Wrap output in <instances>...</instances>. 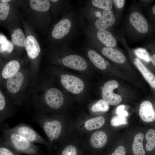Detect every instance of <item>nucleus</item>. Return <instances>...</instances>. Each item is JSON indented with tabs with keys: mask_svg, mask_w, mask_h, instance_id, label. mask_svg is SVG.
<instances>
[{
	"mask_svg": "<svg viewBox=\"0 0 155 155\" xmlns=\"http://www.w3.org/2000/svg\"><path fill=\"white\" fill-rule=\"evenodd\" d=\"M5 103V99L1 92H0V111L3 108Z\"/></svg>",
	"mask_w": 155,
	"mask_h": 155,
	"instance_id": "c9c22d12",
	"label": "nucleus"
},
{
	"mask_svg": "<svg viewBox=\"0 0 155 155\" xmlns=\"http://www.w3.org/2000/svg\"><path fill=\"white\" fill-rule=\"evenodd\" d=\"M135 54L140 58L147 62L151 61V56L147 51L143 48H139L134 50Z\"/></svg>",
	"mask_w": 155,
	"mask_h": 155,
	"instance_id": "cd10ccee",
	"label": "nucleus"
},
{
	"mask_svg": "<svg viewBox=\"0 0 155 155\" xmlns=\"http://www.w3.org/2000/svg\"><path fill=\"white\" fill-rule=\"evenodd\" d=\"M126 150L125 147L121 145L118 146L110 155H126Z\"/></svg>",
	"mask_w": 155,
	"mask_h": 155,
	"instance_id": "473e14b6",
	"label": "nucleus"
},
{
	"mask_svg": "<svg viewBox=\"0 0 155 155\" xmlns=\"http://www.w3.org/2000/svg\"><path fill=\"white\" fill-rule=\"evenodd\" d=\"M12 42L15 45L20 47L25 46L26 39L22 30L17 28L13 30V33L11 35Z\"/></svg>",
	"mask_w": 155,
	"mask_h": 155,
	"instance_id": "5701e85b",
	"label": "nucleus"
},
{
	"mask_svg": "<svg viewBox=\"0 0 155 155\" xmlns=\"http://www.w3.org/2000/svg\"><path fill=\"white\" fill-rule=\"evenodd\" d=\"M152 10L153 13L155 15V5L153 7Z\"/></svg>",
	"mask_w": 155,
	"mask_h": 155,
	"instance_id": "ea45409f",
	"label": "nucleus"
},
{
	"mask_svg": "<svg viewBox=\"0 0 155 155\" xmlns=\"http://www.w3.org/2000/svg\"><path fill=\"white\" fill-rule=\"evenodd\" d=\"M62 63L67 67L80 71L85 70L87 66L85 60L76 55H70L65 57L62 60Z\"/></svg>",
	"mask_w": 155,
	"mask_h": 155,
	"instance_id": "0eeeda50",
	"label": "nucleus"
},
{
	"mask_svg": "<svg viewBox=\"0 0 155 155\" xmlns=\"http://www.w3.org/2000/svg\"><path fill=\"white\" fill-rule=\"evenodd\" d=\"M10 6L7 3L0 1V20H5L8 14Z\"/></svg>",
	"mask_w": 155,
	"mask_h": 155,
	"instance_id": "bb28decb",
	"label": "nucleus"
},
{
	"mask_svg": "<svg viewBox=\"0 0 155 155\" xmlns=\"http://www.w3.org/2000/svg\"><path fill=\"white\" fill-rule=\"evenodd\" d=\"M88 55L90 61L97 67L102 70L106 68L104 60L96 51L92 50H90L88 52Z\"/></svg>",
	"mask_w": 155,
	"mask_h": 155,
	"instance_id": "412c9836",
	"label": "nucleus"
},
{
	"mask_svg": "<svg viewBox=\"0 0 155 155\" xmlns=\"http://www.w3.org/2000/svg\"><path fill=\"white\" fill-rule=\"evenodd\" d=\"M50 151H48L46 147L42 150H40L38 153L36 155H53L50 153Z\"/></svg>",
	"mask_w": 155,
	"mask_h": 155,
	"instance_id": "e433bc0d",
	"label": "nucleus"
},
{
	"mask_svg": "<svg viewBox=\"0 0 155 155\" xmlns=\"http://www.w3.org/2000/svg\"><path fill=\"white\" fill-rule=\"evenodd\" d=\"M11 129L33 143H37L44 145L47 148L49 146V142L29 125L20 123L12 128L11 127Z\"/></svg>",
	"mask_w": 155,
	"mask_h": 155,
	"instance_id": "20e7f679",
	"label": "nucleus"
},
{
	"mask_svg": "<svg viewBox=\"0 0 155 155\" xmlns=\"http://www.w3.org/2000/svg\"><path fill=\"white\" fill-rule=\"evenodd\" d=\"M97 37L99 40L108 47L113 48L117 44V41L112 34L106 30H98Z\"/></svg>",
	"mask_w": 155,
	"mask_h": 155,
	"instance_id": "f3484780",
	"label": "nucleus"
},
{
	"mask_svg": "<svg viewBox=\"0 0 155 155\" xmlns=\"http://www.w3.org/2000/svg\"><path fill=\"white\" fill-rule=\"evenodd\" d=\"M32 117V122L39 126L46 134L49 144V148H46L51 151L53 142L59 139L61 135L62 127L61 122L46 114H36Z\"/></svg>",
	"mask_w": 155,
	"mask_h": 155,
	"instance_id": "f03ea898",
	"label": "nucleus"
},
{
	"mask_svg": "<svg viewBox=\"0 0 155 155\" xmlns=\"http://www.w3.org/2000/svg\"><path fill=\"white\" fill-rule=\"evenodd\" d=\"M105 121L103 117L98 116L87 121L85 123L84 126L87 130L91 131L101 127L103 125Z\"/></svg>",
	"mask_w": 155,
	"mask_h": 155,
	"instance_id": "4be33fe9",
	"label": "nucleus"
},
{
	"mask_svg": "<svg viewBox=\"0 0 155 155\" xmlns=\"http://www.w3.org/2000/svg\"><path fill=\"white\" fill-rule=\"evenodd\" d=\"M13 47L12 43L7 40L2 44H0V53H2L6 51L10 53L12 51Z\"/></svg>",
	"mask_w": 155,
	"mask_h": 155,
	"instance_id": "2f4dec72",
	"label": "nucleus"
},
{
	"mask_svg": "<svg viewBox=\"0 0 155 155\" xmlns=\"http://www.w3.org/2000/svg\"><path fill=\"white\" fill-rule=\"evenodd\" d=\"M50 1H52V2H56L57 1H58V0H50Z\"/></svg>",
	"mask_w": 155,
	"mask_h": 155,
	"instance_id": "79ce46f5",
	"label": "nucleus"
},
{
	"mask_svg": "<svg viewBox=\"0 0 155 155\" xmlns=\"http://www.w3.org/2000/svg\"><path fill=\"white\" fill-rule=\"evenodd\" d=\"M0 144L10 147L21 154L36 155L40 151L38 146L12 130L5 122L0 124Z\"/></svg>",
	"mask_w": 155,
	"mask_h": 155,
	"instance_id": "f257e3e1",
	"label": "nucleus"
},
{
	"mask_svg": "<svg viewBox=\"0 0 155 155\" xmlns=\"http://www.w3.org/2000/svg\"><path fill=\"white\" fill-rule=\"evenodd\" d=\"M150 60L152 64L155 66V54L151 57Z\"/></svg>",
	"mask_w": 155,
	"mask_h": 155,
	"instance_id": "58836bf2",
	"label": "nucleus"
},
{
	"mask_svg": "<svg viewBox=\"0 0 155 155\" xmlns=\"http://www.w3.org/2000/svg\"><path fill=\"white\" fill-rule=\"evenodd\" d=\"M59 154V155H78L77 150L75 146L69 145L63 148Z\"/></svg>",
	"mask_w": 155,
	"mask_h": 155,
	"instance_id": "7c9ffc66",
	"label": "nucleus"
},
{
	"mask_svg": "<svg viewBox=\"0 0 155 155\" xmlns=\"http://www.w3.org/2000/svg\"><path fill=\"white\" fill-rule=\"evenodd\" d=\"M54 26L52 33V36L55 38L59 39L69 33L71 27V23L69 20L63 19Z\"/></svg>",
	"mask_w": 155,
	"mask_h": 155,
	"instance_id": "9b49d317",
	"label": "nucleus"
},
{
	"mask_svg": "<svg viewBox=\"0 0 155 155\" xmlns=\"http://www.w3.org/2000/svg\"><path fill=\"white\" fill-rule=\"evenodd\" d=\"M64 102V97L61 91L55 88H51L46 92L43 104L37 107L36 114H44L46 108L48 107L53 109H58L60 108Z\"/></svg>",
	"mask_w": 155,
	"mask_h": 155,
	"instance_id": "7ed1b4c3",
	"label": "nucleus"
},
{
	"mask_svg": "<svg viewBox=\"0 0 155 155\" xmlns=\"http://www.w3.org/2000/svg\"><path fill=\"white\" fill-rule=\"evenodd\" d=\"M109 108L108 104L103 100H100L94 104L91 107V110L94 112H106Z\"/></svg>",
	"mask_w": 155,
	"mask_h": 155,
	"instance_id": "a878e982",
	"label": "nucleus"
},
{
	"mask_svg": "<svg viewBox=\"0 0 155 155\" xmlns=\"http://www.w3.org/2000/svg\"><path fill=\"white\" fill-rule=\"evenodd\" d=\"M101 52L104 55L115 62L122 64L126 61V58L123 54L116 49L105 47L102 49Z\"/></svg>",
	"mask_w": 155,
	"mask_h": 155,
	"instance_id": "4468645a",
	"label": "nucleus"
},
{
	"mask_svg": "<svg viewBox=\"0 0 155 155\" xmlns=\"http://www.w3.org/2000/svg\"><path fill=\"white\" fill-rule=\"evenodd\" d=\"M25 48L29 57L34 59L38 55L40 50L36 39L33 36H28L26 38Z\"/></svg>",
	"mask_w": 155,
	"mask_h": 155,
	"instance_id": "ddd939ff",
	"label": "nucleus"
},
{
	"mask_svg": "<svg viewBox=\"0 0 155 155\" xmlns=\"http://www.w3.org/2000/svg\"><path fill=\"white\" fill-rule=\"evenodd\" d=\"M118 86V83L114 80L108 81L104 84L102 90V97L103 100L108 104L115 106L121 101V96L113 92V90Z\"/></svg>",
	"mask_w": 155,
	"mask_h": 155,
	"instance_id": "39448f33",
	"label": "nucleus"
},
{
	"mask_svg": "<svg viewBox=\"0 0 155 155\" xmlns=\"http://www.w3.org/2000/svg\"><path fill=\"white\" fill-rule=\"evenodd\" d=\"M93 5L104 10H110L112 8L113 1L112 0H93Z\"/></svg>",
	"mask_w": 155,
	"mask_h": 155,
	"instance_id": "393cba45",
	"label": "nucleus"
},
{
	"mask_svg": "<svg viewBox=\"0 0 155 155\" xmlns=\"http://www.w3.org/2000/svg\"><path fill=\"white\" fill-rule=\"evenodd\" d=\"M145 138L147 142L145 150L146 154L147 153L148 155H155V129H149L146 133Z\"/></svg>",
	"mask_w": 155,
	"mask_h": 155,
	"instance_id": "6ab92c4d",
	"label": "nucleus"
},
{
	"mask_svg": "<svg viewBox=\"0 0 155 155\" xmlns=\"http://www.w3.org/2000/svg\"><path fill=\"white\" fill-rule=\"evenodd\" d=\"M113 1L115 6L117 8L121 9L123 7L125 0H114Z\"/></svg>",
	"mask_w": 155,
	"mask_h": 155,
	"instance_id": "f704fd0d",
	"label": "nucleus"
},
{
	"mask_svg": "<svg viewBox=\"0 0 155 155\" xmlns=\"http://www.w3.org/2000/svg\"><path fill=\"white\" fill-rule=\"evenodd\" d=\"M111 123L113 126L117 127L127 124V120L125 117L118 115L112 118Z\"/></svg>",
	"mask_w": 155,
	"mask_h": 155,
	"instance_id": "c85d7f7f",
	"label": "nucleus"
},
{
	"mask_svg": "<svg viewBox=\"0 0 155 155\" xmlns=\"http://www.w3.org/2000/svg\"><path fill=\"white\" fill-rule=\"evenodd\" d=\"M125 107V106L123 105H120L117 107L116 112L118 115L125 117L128 116L127 112L124 110Z\"/></svg>",
	"mask_w": 155,
	"mask_h": 155,
	"instance_id": "72a5a7b5",
	"label": "nucleus"
},
{
	"mask_svg": "<svg viewBox=\"0 0 155 155\" xmlns=\"http://www.w3.org/2000/svg\"><path fill=\"white\" fill-rule=\"evenodd\" d=\"M29 2L31 7L37 11H46L50 7V2L48 0H30Z\"/></svg>",
	"mask_w": 155,
	"mask_h": 155,
	"instance_id": "b1692460",
	"label": "nucleus"
},
{
	"mask_svg": "<svg viewBox=\"0 0 155 155\" xmlns=\"http://www.w3.org/2000/svg\"><path fill=\"white\" fill-rule=\"evenodd\" d=\"M140 117L143 121L148 123L155 121V110L152 104L145 100L141 104L139 110Z\"/></svg>",
	"mask_w": 155,
	"mask_h": 155,
	"instance_id": "6e6552de",
	"label": "nucleus"
},
{
	"mask_svg": "<svg viewBox=\"0 0 155 155\" xmlns=\"http://www.w3.org/2000/svg\"><path fill=\"white\" fill-rule=\"evenodd\" d=\"M7 40L6 37L4 35L0 34V44H1Z\"/></svg>",
	"mask_w": 155,
	"mask_h": 155,
	"instance_id": "4c0bfd02",
	"label": "nucleus"
},
{
	"mask_svg": "<svg viewBox=\"0 0 155 155\" xmlns=\"http://www.w3.org/2000/svg\"><path fill=\"white\" fill-rule=\"evenodd\" d=\"M129 20L131 25L139 32L145 34L148 32L147 22L140 13L137 12L132 13L130 15Z\"/></svg>",
	"mask_w": 155,
	"mask_h": 155,
	"instance_id": "1a4fd4ad",
	"label": "nucleus"
},
{
	"mask_svg": "<svg viewBox=\"0 0 155 155\" xmlns=\"http://www.w3.org/2000/svg\"><path fill=\"white\" fill-rule=\"evenodd\" d=\"M115 22V18L112 10H104L102 15L96 21L95 26L99 30H106L112 26Z\"/></svg>",
	"mask_w": 155,
	"mask_h": 155,
	"instance_id": "9d476101",
	"label": "nucleus"
},
{
	"mask_svg": "<svg viewBox=\"0 0 155 155\" xmlns=\"http://www.w3.org/2000/svg\"><path fill=\"white\" fill-rule=\"evenodd\" d=\"M20 65L18 61L12 60L8 63L4 67L2 72L3 77L8 78L18 72Z\"/></svg>",
	"mask_w": 155,
	"mask_h": 155,
	"instance_id": "aec40b11",
	"label": "nucleus"
},
{
	"mask_svg": "<svg viewBox=\"0 0 155 155\" xmlns=\"http://www.w3.org/2000/svg\"><path fill=\"white\" fill-rule=\"evenodd\" d=\"M61 80L64 87L72 93L79 94L84 89L83 82L75 76L69 74L63 75L61 76Z\"/></svg>",
	"mask_w": 155,
	"mask_h": 155,
	"instance_id": "423d86ee",
	"label": "nucleus"
},
{
	"mask_svg": "<svg viewBox=\"0 0 155 155\" xmlns=\"http://www.w3.org/2000/svg\"><path fill=\"white\" fill-rule=\"evenodd\" d=\"M134 63L146 81L152 88H155V76L148 70L137 58L134 60Z\"/></svg>",
	"mask_w": 155,
	"mask_h": 155,
	"instance_id": "2eb2a0df",
	"label": "nucleus"
},
{
	"mask_svg": "<svg viewBox=\"0 0 155 155\" xmlns=\"http://www.w3.org/2000/svg\"><path fill=\"white\" fill-rule=\"evenodd\" d=\"M144 137V135L142 133H138L135 136L132 147L134 155H146L143 143Z\"/></svg>",
	"mask_w": 155,
	"mask_h": 155,
	"instance_id": "a211bd4d",
	"label": "nucleus"
},
{
	"mask_svg": "<svg viewBox=\"0 0 155 155\" xmlns=\"http://www.w3.org/2000/svg\"><path fill=\"white\" fill-rule=\"evenodd\" d=\"M107 141L106 133L102 131H97L94 133L90 138L91 146L96 149H100L104 147Z\"/></svg>",
	"mask_w": 155,
	"mask_h": 155,
	"instance_id": "dca6fc26",
	"label": "nucleus"
},
{
	"mask_svg": "<svg viewBox=\"0 0 155 155\" xmlns=\"http://www.w3.org/2000/svg\"><path fill=\"white\" fill-rule=\"evenodd\" d=\"M0 1L5 3H7L11 1L10 0H1Z\"/></svg>",
	"mask_w": 155,
	"mask_h": 155,
	"instance_id": "a19ab883",
	"label": "nucleus"
},
{
	"mask_svg": "<svg viewBox=\"0 0 155 155\" xmlns=\"http://www.w3.org/2000/svg\"><path fill=\"white\" fill-rule=\"evenodd\" d=\"M13 148L0 144V155H22Z\"/></svg>",
	"mask_w": 155,
	"mask_h": 155,
	"instance_id": "c756f323",
	"label": "nucleus"
},
{
	"mask_svg": "<svg viewBox=\"0 0 155 155\" xmlns=\"http://www.w3.org/2000/svg\"><path fill=\"white\" fill-rule=\"evenodd\" d=\"M24 79V75L20 72H18L8 78L6 83L8 90L12 93L18 92L21 87Z\"/></svg>",
	"mask_w": 155,
	"mask_h": 155,
	"instance_id": "f8f14e48",
	"label": "nucleus"
}]
</instances>
